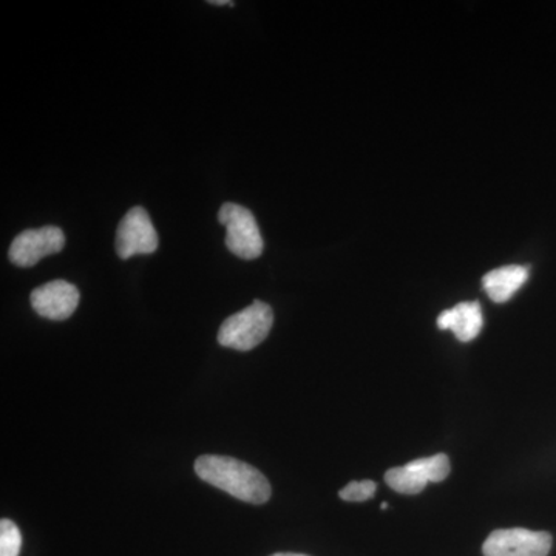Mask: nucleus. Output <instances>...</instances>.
Wrapping results in <instances>:
<instances>
[{"mask_svg":"<svg viewBox=\"0 0 556 556\" xmlns=\"http://www.w3.org/2000/svg\"><path fill=\"white\" fill-rule=\"evenodd\" d=\"M195 473L201 481L217 486L243 503L260 506L270 500V484L265 475L233 457L200 456L195 460Z\"/></svg>","mask_w":556,"mask_h":556,"instance_id":"f257e3e1","label":"nucleus"},{"mask_svg":"<svg viewBox=\"0 0 556 556\" xmlns=\"http://www.w3.org/2000/svg\"><path fill=\"white\" fill-rule=\"evenodd\" d=\"M274 324L273 308L268 303L255 300L248 308L223 321L218 343L237 351H251L268 338Z\"/></svg>","mask_w":556,"mask_h":556,"instance_id":"f03ea898","label":"nucleus"},{"mask_svg":"<svg viewBox=\"0 0 556 556\" xmlns=\"http://www.w3.org/2000/svg\"><path fill=\"white\" fill-rule=\"evenodd\" d=\"M218 222L226 228V248L243 260H255L263 254L265 241L254 214L236 203H225L218 212Z\"/></svg>","mask_w":556,"mask_h":556,"instance_id":"7ed1b4c3","label":"nucleus"},{"mask_svg":"<svg viewBox=\"0 0 556 556\" xmlns=\"http://www.w3.org/2000/svg\"><path fill=\"white\" fill-rule=\"evenodd\" d=\"M450 475V459L444 453L413 460L407 466L394 467L387 471V484L397 493L417 495L430 482H442Z\"/></svg>","mask_w":556,"mask_h":556,"instance_id":"20e7f679","label":"nucleus"},{"mask_svg":"<svg viewBox=\"0 0 556 556\" xmlns=\"http://www.w3.org/2000/svg\"><path fill=\"white\" fill-rule=\"evenodd\" d=\"M159 233L144 207L130 208L121 219L115 241L119 258L153 254L159 249Z\"/></svg>","mask_w":556,"mask_h":556,"instance_id":"39448f33","label":"nucleus"},{"mask_svg":"<svg viewBox=\"0 0 556 556\" xmlns=\"http://www.w3.org/2000/svg\"><path fill=\"white\" fill-rule=\"evenodd\" d=\"M65 247V236L56 226L27 229L11 243L9 257L20 268H31L40 260L58 254Z\"/></svg>","mask_w":556,"mask_h":556,"instance_id":"423d86ee","label":"nucleus"},{"mask_svg":"<svg viewBox=\"0 0 556 556\" xmlns=\"http://www.w3.org/2000/svg\"><path fill=\"white\" fill-rule=\"evenodd\" d=\"M552 548V535L527 529H501L486 538L484 556H547Z\"/></svg>","mask_w":556,"mask_h":556,"instance_id":"0eeeda50","label":"nucleus"},{"mask_svg":"<svg viewBox=\"0 0 556 556\" xmlns=\"http://www.w3.org/2000/svg\"><path fill=\"white\" fill-rule=\"evenodd\" d=\"M79 291L75 285L65 280H54L42 285L31 292L30 302L33 309L40 317L50 320H67L73 316L79 305Z\"/></svg>","mask_w":556,"mask_h":556,"instance_id":"6e6552de","label":"nucleus"},{"mask_svg":"<svg viewBox=\"0 0 556 556\" xmlns=\"http://www.w3.org/2000/svg\"><path fill=\"white\" fill-rule=\"evenodd\" d=\"M484 318H482L481 305L478 302L457 303L455 308L439 314V329H450L455 332L460 342H471L481 332Z\"/></svg>","mask_w":556,"mask_h":556,"instance_id":"1a4fd4ad","label":"nucleus"},{"mask_svg":"<svg viewBox=\"0 0 556 556\" xmlns=\"http://www.w3.org/2000/svg\"><path fill=\"white\" fill-rule=\"evenodd\" d=\"M527 278H529V269L525 266H504V268L493 269L485 274L482 278V288L493 302L506 303L517 294Z\"/></svg>","mask_w":556,"mask_h":556,"instance_id":"9d476101","label":"nucleus"},{"mask_svg":"<svg viewBox=\"0 0 556 556\" xmlns=\"http://www.w3.org/2000/svg\"><path fill=\"white\" fill-rule=\"evenodd\" d=\"M22 535L20 527L10 519L0 521V556H20Z\"/></svg>","mask_w":556,"mask_h":556,"instance_id":"9b49d317","label":"nucleus"},{"mask_svg":"<svg viewBox=\"0 0 556 556\" xmlns=\"http://www.w3.org/2000/svg\"><path fill=\"white\" fill-rule=\"evenodd\" d=\"M378 485L375 481H353L346 486H343L339 492V496L348 503H361V501H368L375 496Z\"/></svg>","mask_w":556,"mask_h":556,"instance_id":"f8f14e48","label":"nucleus"},{"mask_svg":"<svg viewBox=\"0 0 556 556\" xmlns=\"http://www.w3.org/2000/svg\"><path fill=\"white\" fill-rule=\"evenodd\" d=\"M208 3H212V5H229V7H233V2H230V0H211V2Z\"/></svg>","mask_w":556,"mask_h":556,"instance_id":"ddd939ff","label":"nucleus"},{"mask_svg":"<svg viewBox=\"0 0 556 556\" xmlns=\"http://www.w3.org/2000/svg\"><path fill=\"white\" fill-rule=\"evenodd\" d=\"M270 556H308V555H300V554H274Z\"/></svg>","mask_w":556,"mask_h":556,"instance_id":"4468645a","label":"nucleus"},{"mask_svg":"<svg viewBox=\"0 0 556 556\" xmlns=\"http://www.w3.org/2000/svg\"><path fill=\"white\" fill-rule=\"evenodd\" d=\"M380 507H382V510H386V508H388V504L383 503L382 506H380Z\"/></svg>","mask_w":556,"mask_h":556,"instance_id":"2eb2a0df","label":"nucleus"}]
</instances>
